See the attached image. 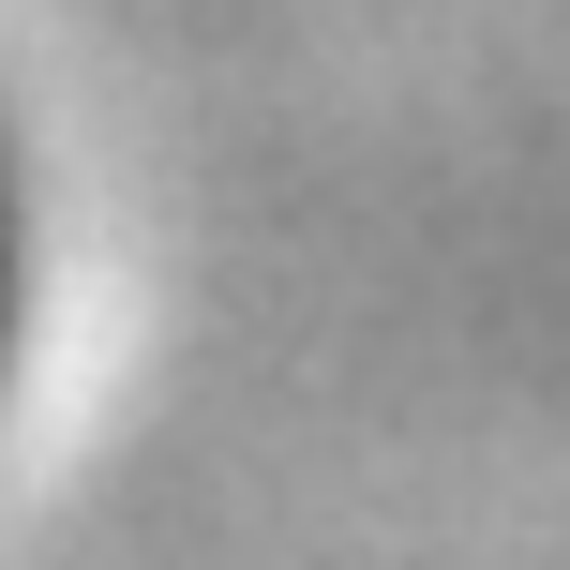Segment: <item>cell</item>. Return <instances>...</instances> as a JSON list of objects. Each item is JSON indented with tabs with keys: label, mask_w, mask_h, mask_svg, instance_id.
<instances>
[{
	"label": "cell",
	"mask_w": 570,
	"mask_h": 570,
	"mask_svg": "<svg viewBox=\"0 0 570 570\" xmlns=\"http://www.w3.org/2000/svg\"><path fill=\"white\" fill-rule=\"evenodd\" d=\"M0 256H16V240H0ZM0 301H16V271H0Z\"/></svg>",
	"instance_id": "6da1fadb"
}]
</instances>
